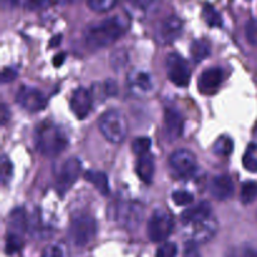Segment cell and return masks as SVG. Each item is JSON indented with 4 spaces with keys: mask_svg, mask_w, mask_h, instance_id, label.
Returning <instances> with one entry per match:
<instances>
[{
    "mask_svg": "<svg viewBox=\"0 0 257 257\" xmlns=\"http://www.w3.org/2000/svg\"><path fill=\"white\" fill-rule=\"evenodd\" d=\"M257 198V182L255 181H248L242 185L241 190V201L245 205H250Z\"/></svg>",
    "mask_w": 257,
    "mask_h": 257,
    "instance_id": "23",
    "label": "cell"
},
{
    "mask_svg": "<svg viewBox=\"0 0 257 257\" xmlns=\"http://www.w3.org/2000/svg\"><path fill=\"white\" fill-rule=\"evenodd\" d=\"M246 38L253 47H257V19L248 20L246 24Z\"/></svg>",
    "mask_w": 257,
    "mask_h": 257,
    "instance_id": "31",
    "label": "cell"
},
{
    "mask_svg": "<svg viewBox=\"0 0 257 257\" xmlns=\"http://www.w3.org/2000/svg\"><path fill=\"white\" fill-rule=\"evenodd\" d=\"M84 177L88 182H90L95 188H97V191L100 195H109V181H108V176L105 175L104 172H100V171H88V172L85 173Z\"/></svg>",
    "mask_w": 257,
    "mask_h": 257,
    "instance_id": "21",
    "label": "cell"
},
{
    "mask_svg": "<svg viewBox=\"0 0 257 257\" xmlns=\"http://www.w3.org/2000/svg\"><path fill=\"white\" fill-rule=\"evenodd\" d=\"M8 118H9V112H8V108L7 105L3 104L2 105V124L4 125L7 123Z\"/></svg>",
    "mask_w": 257,
    "mask_h": 257,
    "instance_id": "40",
    "label": "cell"
},
{
    "mask_svg": "<svg viewBox=\"0 0 257 257\" xmlns=\"http://www.w3.org/2000/svg\"><path fill=\"white\" fill-rule=\"evenodd\" d=\"M183 257H201L197 243L193 242V241H190V242L186 243L185 250H183Z\"/></svg>",
    "mask_w": 257,
    "mask_h": 257,
    "instance_id": "36",
    "label": "cell"
},
{
    "mask_svg": "<svg viewBox=\"0 0 257 257\" xmlns=\"http://www.w3.org/2000/svg\"><path fill=\"white\" fill-rule=\"evenodd\" d=\"M191 57L196 63L205 60L211 54V45L206 39H198L191 44Z\"/></svg>",
    "mask_w": 257,
    "mask_h": 257,
    "instance_id": "22",
    "label": "cell"
},
{
    "mask_svg": "<svg viewBox=\"0 0 257 257\" xmlns=\"http://www.w3.org/2000/svg\"><path fill=\"white\" fill-rule=\"evenodd\" d=\"M223 80V72L221 68L215 67L206 69L198 78V90L202 94H213Z\"/></svg>",
    "mask_w": 257,
    "mask_h": 257,
    "instance_id": "14",
    "label": "cell"
},
{
    "mask_svg": "<svg viewBox=\"0 0 257 257\" xmlns=\"http://www.w3.org/2000/svg\"><path fill=\"white\" fill-rule=\"evenodd\" d=\"M17 78V70H14L13 68H5L3 69L2 73V82L3 83H9Z\"/></svg>",
    "mask_w": 257,
    "mask_h": 257,
    "instance_id": "37",
    "label": "cell"
},
{
    "mask_svg": "<svg viewBox=\"0 0 257 257\" xmlns=\"http://www.w3.org/2000/svg\"><path fill=\"white\" fill-rule=\"evenodd\" d=\"M22 236L14 235V233H8L7 243H5V252H7V255H13V253L18 252L22 248Z\"/></svg>",
    "mask_w": 257,
    "mask_h": 257,
    "instance_id": "29",
    "label": "cell"
},
{
    "mask_svg": "<svg viewBox=\"0 0 257 257\" xmlns=\"http://www.w3.org/2000/svg\"><path fill=\"white\" fill-rule=\"evenodd\" d=\"M8 227L9 233L22 236L27 230V215L23 208H15L10 212L8 218Z\"/></svg>",
    "mask_w": 257,
    "mask_h": 257,
    "instance_id": "19",
    "label": "cell"
},
{
    "mask_svg": "<svg viewBox=\"0 0 257 257\" xmlns=\"http://www.w3.org/2000/svg\"><path fill=\"white\" fill-rule=\"evenodd\" d=\"M243 257H257V250H246Z\"/></svg>",
    "mask_w": 257,
    "mask_h": 257,
    "instance_id": "42",
    "label": "cell"
},
{
    "mask_svg": "<svg viewBox=\"0 0 257 257\" xmlns=\"http://www.w3.org/2000/svg\"><path fill=\"white\" fill-rule=\"evenodd\" d=\"M172 216L165 210H156L147 223V235L152 242H162L167 240L173 231Z\"/></svg>",
    "mask_w": 257,
    "mask_h": 257,
    "instance_id": "5",
    "label": "cell"
},
{
    "mask_svg": "<svg viewBox=\"0 0 257 257\" xmlns=\"http://www.w3.org/2000/svg\"><path fill=\"white\" fill-rule=\"evenodd\" d=\"M92 94L85 88L79 87L73 92L70 98V109L78 119H85L92 110Z\"/></svg>",
    "mask_w": 257,
    "mask_h": 257,
    "instance_id": "13",
    "label": "cell"
},
{
    "mask_svg": "<svg viewBox=\"0 0 257 257\" xmlns=\"http://www.w3.org/2000/svg\"><path fill=\"white\" fill-rule=\"evenodd\" d=\"M17 103L30 113L40 112L47 107V98L37 88L23 85L17 93Z\"/></svg>",
    "mask_w": 257,
    "mask_h": 257,
    "instance_id": "9",
    "label": "cell"
},
{
    "mask_svg": "<svg viewBox=\"0 0 257 257\" xmlns=\"http://www.w3.org/2000/svg\"><path fill=\"white\" fill-rule=\"evenodd\" d=\"M130 28V20L120 15L105 19L103 22L90 25L85 32V42L88 47L105 48L117 42Z\"/></svg>",
    "mask_w": 257,
    "mask_h": 257,
    "instance_id": "1",
    "label": "cell"
},
{
    "mask_svg": "<svg viewBox=\"0 0 257 257\" xmlns=\"http://www.w3.org/2000/svg\"><path fill=\"white\" fill-rule=\"evenodd\" d=\"M97 233V223L89 215H79L74 217L69 226V238L77 247H84L92 242Z\"/></svg>",
    "mask_w": 257,
    "mask_h": 257,
    "instance_id": "4",
    "label": "cell"
},
{
    "mask_svg": "<svg viewBox=\"0 0 257 257\" xmlns=\"http://www.w3.org/2000/svg\"><path fill=\"white\" fill-rule=\"evenodd\" d=\"M151 146H152V141L148 137H137L132 142V151L135 155L142 156L148 153Z\"/></svg>",
    "mask_w": 257,
    "mask_h": 257,
    "instance_id": "27",
    "label": "cell"
},
{
    "mask_svg": "<svg viewBox=\"0 0 257 257\" xmlns=\"http://www.w3.org/2000/svg\"><path fill=\"white\" fill-rule=\"evenodd\" d=\"M217 220L212 215L201 222L192 223L186 227H188V236L191 241L196 243H205L212 240V237L217 232Z\"/></svg>",
    "mask_w": 257,
    "mask_h": 257,
    "instance_id": "10",
    "label": "cell"
},
{
    "mask_svg": "<svg viewBox=\"0 0 257 257\" xmlns=\"http://www.w3.org/2000/svg\"><path fill=\"white\" fill-rule=\"evenodd\" d=\"M104 90L107 92L108 95L117 94V84H115L114 82H112V80H108L107 84H105L104 87Z\"/></svg>",
    "mask_w": 257,
    "mask_h": 257,
    "instance_id": "38",
    "label": "cell"
},
{
    "mask_svg": "<svg viewBox=\"0 0 257 257\" xmlns=\"http://www.w3.org/2000/svg\"><path fill=\"white\" fill-rule=\"evenodd\" d=\"M183 118L178 110L167 108L165 110V136L167 141L173 142L182 136Z\"/></svg>",
    "mask_w": 257,
    "mask_h": 257,
    "instance_id": "15",
    "label": "cell"
},
{
    "mask_svg": "<svg viewBox=\"0 0 257 257\" xmlns=\"http://www.w3.org/2000/svg\"><path fill=\"white\" fill-rule=\"evenodd\" d=\"M82 172V162L78 158L73 157L65 161L60 167L59 173L55 181V187L59 195H65L72 188V186L77 182Z\"/></svg>",
    "mask_w": 257,
    "mask_h": 257,
    "instance_id": "8",
    "label": "cell"
},
{
    "mask_svg": "<svg viewBox=\"0 0 257 257\" xmlns=\"http://www.w3.org/2000/svg\"><path fill=\"white\" fill-rule=\"evenodd\" d=\"M170 165L177 175L190 176L196 171L197 160L191 151L178 150L170 156Z\"/></svg>",
    "mask_w": 257,
    "mask_h": 257,
    "instance_id": "11",
    "label": "cell"
},
{
    "mask_svg": "<svg viewBox=\"0 0 257 257\" xmlns=\"http://www.w3.org/2000/svg\"><path fill=\"white\" fill-rule=\"evenodd\" d=\"M203 18L210 27H221L222 25V18L220 13L210 4H206L203 8Z\"/></svg>",
    "mask_w": 257,
    "mask_h": 257,
    "instance_id": "25",
    "label": "cell"
},
{
    "mask_svg": "<svg viewBox=\"0 0 257 257\" xmlns=\"http://www.w3.org/2000/svg\"><path fill=\"white\" fill-rule=\"evenodd\" d=\"M128 63V53L124 49H118L114 50L110 57V64L114 68V70H120L123 69V67H125Z\"/></svg>",
    "mask_w": 257,
    "mask_h": 257,
    "instance_id": "28",
    "label": "cell"
},
{
    "mask_svg": "<svg viewBox=\"0 0 257 257\" xmlns=\"http://www.w3.org/2000/svg\"><path fill=\"white\" fill-rule=\"evenodd\" d=\"M136 172H137L138 177L145 183L152 182L153 175H155V160H153V156L150 155V153L140 156L137 165H136Z\"/></svg>",
    "mask_w": 257,
    "mask_h": 257,
    "instance_id": "18",
    "label": "cell"
},
{
    "mask_svg": "<svg viewBox=\"0 0 257 257\" xmlns=\"http://www.w3.org/2000/svg\"><path fill=\"white\" fill-rule=\"evenodd\" d=\"M210 192L217 201H226L235 193V185L228 175H218L210 185Z\"/></svg>",
    "mask_w": 257,
    "mask_h": 257,
    "instance_id": "16",
    "label": "cell"
},
{
    "mask_svg": "<svg viewBox=\"0 0 257 257\" xmlns=\"http://www.w3.org/2000/svg\"><path fill=\"white\" fill-rule=\"evenodd\" d=\"M13 175V166L10 163V161L8 160L7 156H3L2 157V180L4 185H7L8 181L12 178Z\"/></svg>",
    "mask_w": 257,
    "mask_h": 257,
    "instance_id": "33",
    "label": "cell"
},
{
    "mask_svg": "<svg viewBox=\"0 0 257 257\" xmlns=\"http://www.w3.org/2000/svg\"><path fill=\"white\" fill-rule=\"evenodd\" d=\"M88 7L97 13H105L109 12L110 9L115 7L118 0H87Z\"/></svg>",
    "mask_w": 257,
    "mask_h": 257,
    "instance_id": "26",
    "label": "cell"
},
{
    "mask_svg": "<svg viewBox=\"0 0 257 257\" xmlns=\"http://www.w3.org/2000/svg\"><path fill=\"white\" fill-rule=\"evenodd\" d=\"M210 216H212V207H211L210 203L203 201V202L196 205L195 207L186 210L181 215V221H182L183 225L188 226L196 222H201Z\"/></svg>",
    "mask_w": 257,
    "mask_h": 257,
    "instance_id": "17",
    "label": "cell"
},
{
    "mask_svg": "<svg viewBox=\"0 0 257 257\" xmlns=\"http://www.w3.org/2000/svg\"><path fill=\"white\" fill-rule=\"evenodd\" d=\"M166 70L168 79L180 88L187 87L191 79V69L188 63L177 53H171L166 59Z\"/></svg>",
    "mask_w": 257,
    "mask_h": 257,
    "instance_id": "6",
    "label": "cell"
},
{
    "mask_svg": "<svg viewBox=\"0 0 257 257\" xmlns=\"http://www.w3.org/2000/svg\"><path fill=\"white\" fill-rule=\"evenodd\" d=\"M182 29L183 24L177 17H173V15L167 17L161 22L156 33V38L161 44H171L180 38V35L182 34Z\"/></svg>",
    "mask_w": 257,
    "mask_h": 257,
    "instance_id": "12",
    "label": "cell"
},
{
    "mask_svg": "<svg viewBox=\"0 0 257 257\" xmlns=\"http://www.w3.org/2000/svg\"><path fill=\"white\" fill-rule=\"evenodd\" d=\"M130 83L133 90L138 93H147L152 89V78L148 73L142 70H136L130 75Z\"/></svg>",
    "mask_w": 257,
    "mask_h": 257,
    "instance_id": "20",
    "label": "cell"
},
{
    "mask_svg": "<svg viewBox=\"0 0 257 257\" xmlns=\"http://www.w3.org/2000/svg\"><path fill=\"white\" fill-rule=\"evenodd\" d=\"M172 200L177 206H188L192 203L193 195L187 191H176L172 193Z\"/></svg>",
    "mask_w": 257,
    "mask_h": 257,
    "instance_id": "30",
    "label": "cell"
},
{
    "mask_svg": "<svg viewBox=\"0 0 257 257\" xmlns=\"http://www.w3.org/2000/svg\"><path fill=\"white\" fill-rule=\"evenodd\" d=\"M243 166L250 172H257V157L253 155V150H248V152L243 156Z\"/></svg>",
    "mask_w": 257,
    "mask_h": 257,
    "instance_id": "34",
    "label": "cell"
},
{
    "mask_svg": "<svg viewBox=\"0 0 257 257\" xmlns=\"http://www.w3.org/2000/svg\"><path fill=\"white\" fill-rule=\"evenodd\" d=\"M35 146L40 155L55 157L67 148L68 140L63 130L54 123L43 122L35 130Z\"/></svg>",
    "mask_w": 257,
    "mask_h": 257,
    "instance_id": "2",
    "label": "cell"
},
{
    "mask_svg": "<svg viewBox=\"0 0 257 257\" xmlns=\"http://www.w3.org/2000/svg\"><path fill=\"white\" fill-rule=\"evenodd\" d=\"M19 2L22 3L25 8H28V9L37 10L47 7L50 3V0H19Z\"/></svg>",
    "mask_w": 257,
    "mask_h": 257,
    "instance_id": "35",
    "label": "cell"
},
{
    "mask_svg": "<svg viewBox=\"0 0 257 257\" xmlns=\"http://www.w3.org/2000/svg\"><path fill=\"white\" fill-rule=\"evenodd\" d=\"M114 218L127 230H136L142 222L143 207L138 202H120L114 208Z\"/></svg>",
    "mask_w": 257,
    "mask_h": 257,
    "instance_id": "7",
    "label": "cell"
},
{
    "mask_svg": "<svg viewBox=\"0 0 257 257\" xmlns=\"http://www.w3.org/2000/svg\"><path fill=\"white\" fill-rule=\"evenodd\" d=\"M60 42H62V35H55L54 38H53L52 40H50V43H49V45L50 47H58V45L60 44Z\"/></svg>",
    "mask_w": 257,
    "mask_h": 257,
    "instance_id": "41",
    "label": "cell"
},
{
    "mask_svg": "<svg viewBox=\"0 0 257 257\" xmlns=\"http://www.w3.org/2000/svg\"><path fill=\"white\" fill-rule=\"evenodd\" d=\"M177 256V246L172 242H166L158 247L156 257H176Z\"/></svg>",
    "mask_w": 257,
    "mask_h": 257,
    "instance_id": "32",
    "label": "cell"
},
{
    "mask_svg": "<svg viewBox=\"0 0 257 257\" xmlns=\"http://www.w3.org/2000/svg\"><path fill=\"white\" fill-rule=\"evenodd\" d=\"M65 57H67V54H65V53H63V52L58 53V54L54 57V59H53V65H54V67H57V68L60 67V65L64 63Z\"/></svg>",
    "mask_w": 257,
    "mask_h": 257,
    "instance_id": "39",
    "label": "cell"
},
{
    "mask_svg": "<svg viewBox=\"0 0 257 257\" xmlns=\"http://www.w3.org/2000/svg\"><path fill=\"white\" fill-rule=\"evenodd\" d=\"M99 130L105 140L114 145L124 142L128 135V122L118 110H108L100 117Z\"/></svg>",
    "mask_w": 257,
    "mask_h": 257,
    "instance_id": "3",
    "label": "cell"
},
{
    "mask_svg": "<svg viewBox=\"0 0 257 257\" xmlns=\"http://www.w3.org/2000/svg\"><path fill=\"white\" fill-rule=\"evenodd\" d=\"M233 151V141L228 137H220L213 145V152L217 156H230Z\"/></svg>",
    "mask_w": 257,
    "mask_h": 257,
    "instance_id": "24",
    "label": "cell"
}]
</instances>
